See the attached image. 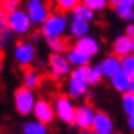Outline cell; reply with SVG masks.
<instances>
[{"instance_id":"cell-1","label":"cell","mask_w":134,"mask_h":134,"mask_svg":"<svg viewBox=\"0 0 134 134\" xmlns=\"http://www.w3.org/2000/svg\"><path fill=\"white\" fill-rule=\"evenodd\" d=\"M87 72H89V68L86 66H77V69L72 71L71 79H69V85H68V92L71 97L80 98L86 92L87 85H89Z\"/></svg>"},{"instance_id":"cell-2","label":"cell","mask_w":134,"mask_h":134,"mask_svg":"<svg viewBox=\"0 0 134 134\" xmlns=\"http://www.w3.org/2000/svg\"><path fill=\"white\" fill-rule=\"evenodd\" d=\"M35 97L33 92L30 91V87H20L15 91V109L20 115H29L33 113L35 109Z\"/></svg>"},{"instance_id":"cell-3","label":"cell","mask_w":134,"mask_h":134,"mask_svg":"<svg viewBox=\"0 0 134 134\" xmlns=\"http://www.w3.org/2000/svg\"><path fill=\"white\" fill-rule=\"evenodd\" d=\"M30 23L32 20L29 17V14L23 12L20 9H15V11H12V12H9L6 15V26L12 32L20 33V35L26 33L30 29Z\"/></svg>"},{"instance_id":"cell-4","label":"cell","mask_w":134,"mask_h":134,"mask_svg":"<svg viewBox=\"0 0 134 134\" xmlns=\"http://www.w3.org/2000/svg\"><path fill=\"white\" fill-rule=\"evenodd\" d=\"M65 29H66V18L62 15H57V14L50 15L42 24V33L47 39L60 36L65 32Z\"/></svg>"},{"instance_id":"cell-5","label":"cell","mask_w":134,"mask_h":134,"mask_svg":"<svg viewBox=\"0 0 134 134\" xmlns=\"http://www.w3.org/2000/svg\"><path fill=\"white\" fill-rule=\"evenodd\" d=\"M54 110L56 115L60 118L62 122L65 124H72L75 121V107L72 105V103L66 97H59L54 103Z\"/></svg>"},{"instance_id":"cell-6","label":"cell","mask_w":134,"mask_h":134,"mask_svg":"<svg viewBox=\"0 0 134 134\" xmlns=\"http://www.w3.org/2000/svg\"><path fill=\"white\" fill-rule=\"evenodd\" d=\"M27 14L30 17L32 23L44 24V21L48 18V9L42 0H29L27 2Z\"/></svg>"},{"instance_id":"cell-7","label":"cell","mask_w":134,"mask_h":134,"mask_svg":"<svg viewBox=\"0 0 134 134\" xmlns=\"http://www.w3.org/2000/svg\"><path fill=\"white\" fill-rule=\"evenodd\" d=\"M50 71L54 77L66 75L68 72H71V62L68 60V57L65 59L60 53L51 54V57H50Z\"/></svg>"},{"instance_id":"cell-8","label":"cell","mask_w":134,"mask_h":134,"mask_svg":"<svg viewBox=\"0 0 134 134\" xmlns=\"http://www.w3.org/2000/svg\"><path fill=\"white\" fill-rule=\"evenodd\" d=\"M95 115L97 113H93L92 107H89V105H80L75 110V121H74V124L80 128H92Z\"/></svg>"},{"instance_id":"cell-9","label":"cell","mask_w":134,"mask_h":134,"mask_svg":"<svg viewBox=\"0 0 134 134\" xmlns=\"http://www.w3.org/2000/svg\"><path fill=\"white\" fill-rule=\"evenodd\" d=\"M54 113H56V110L51 107V104L50 103L44 101V99L36 101L35 109H33V115H35V118H36L38 121L44 122V124H48V122L53 121Z\"/></svg>"},{"instance_id":"cell-10","label":"cell","mask_w":134,"mask_h":134,"mask_svg":"<svg viewBox=\"0 0 134 134\" xmlns=\"http://www.w3.org/2000/svg\"><path fill=\"white\" fill-rule=\"evenodd\" d=\"M14 54L20 65H29L35 59V48L29 42H18Z\"/></svg>"},{"instance_id":"cell-11","label":"cell","mask_w":134,"mask_h":134,"mask_svg":"<svg viewBox=\"0 0 134 134\" xmlns=\"http://www.w3.org/2000/svg\"><path fill=\"white\" fill-rule=\"evenodd\" d=\"M92 128L95 130L97 134H111L113 133V124H111V119L109 118V115H105V113H103V111H99V113L95 115Z\"/></svg>"},{"instance_id":"cell-12","label":"cell","mask_w":134,"mask_h":134,"mask_svg":"<svg viewBox=\"0 0 134 134\" xmlns=\"http://www.w3.org/2000/svg\"><path fill=\"white\" fill-rule=\"evenodd\" d=\"M119 57V56H118ZM116 56H109L105 57L101 63V69H103V74L105 77L111 79L113 75H116L118 72L122 71V60H119Z\"/></svg>"},{"instance_id":"cell-13","label":"cell","mask_w":134,"mask_h":134,"mask_svg":"<svg viewBox=\"0 0 134 134\" xmlns=\"http://www.w3.org/2000/svg\"><path fill=\"white\" fill-rule=\"evenodd\" d=\"M75 48L80 50L81 53H85L86 56L92 57V56H95L98 53V48H99V47H98V42L93 39V38L83 36V38H80V39H77Z\"/></svg>"},{"instance_id":"cell-14","label":"cell","mask_w":134,"mask_h":134,"mask_svg":"<svg viewBox=\"0 0 134 134\" xmlns=\"http://www.w3.org/2000/svg\"><path fill=\"white\" fill-rule=\"evenodd\" d=\"M113 51H115L116 56L119 57H124V56L130 54V51H133V39L128 36H119L115 41V45H113Z\"/></svg>"},{"instance_id":"cell-15","label":"cell","mask_w":134,"mask_h":134,"mask_svg":"<svg viewBox=\"0 0 134 134\" xmlns=\"http://www.w3.org/2000/svg\"><path fill=\"white\" fill-rule=\"evenodd\" d=\"M110 80H111V86L115 87L116 91L124 92V93L128 92L130 85H131V81H133L131 75H128V74L124 72V71H121V72H118L116 75H113Z\"/></svg>"},{"instance_id":"cell-16","label":"cell","mask_w":134,"mask_h":134,"mask_svg":"<svg viewBox=\"0 0 134 134\" xmlns=\"http://www.w3.org/2000/svg\"><path fill=\"white\" fill-rule=\"evenodd\" d=\"M133 6H134V0H119L118 5L115 6V11L121 18L128 20L131 17H134Z\"/></svg>"},{"instance_id":"cell-17","label":"cell","mask_w":134,"mask_h":134,"mask_svg":"<svg viewBox=\"0 0 134 134\" xmlns=\"http://www.w3.org/2000/svg\"><path fill=\"white\" fill-rule=\"evenodd\" d=\"M69 32L74 38H83L87 35L89 32V21H83V20H74L72 24L69 26Z\"/></svg>"},{"instance_id":"cell-18","label":"cell","mask_w":134,"mask_h":134,"mask_svg":"<svg viewBox=\"0 0 134 134\" xmlns=\"http://www.w3.org/2000/svg\"><path fill=\"white\" fill-rule=\"evenodd\" d=\"M72 17H74V20L91 21V20H93L95 14H93V9H91L89 6H86L85 3H83V5H77L72 9Z\"/></svg>"},{"instance_id":"cell-19","label":"cell","mask_w":134,"mask_h":134,"mask_svg":"<svg viewBox=\"0 0 134 134\" xmlns=\"http://www.w3.org/2000/svg\"><path fill=\"white\" fill-rule=\"evenodd\" d=\"M68 60L71 62V65H75V66H86L89 62V56L81 53L80 50L74 48L68 51Z\"/></svg>"},{"instance_id":"cell-20","label":"cell","mask_w":134,"mask_h":134,"mask_svg":"<svg viewBox=\"0 0 134 134\" xmlns=\"http://www.w3.org/2000/svg\"><path fill=\"white\" fill-rule=\"evenodd\" d=\"M23 134H48L45 124L41 121L38 122H29L23 127Z\"/></svg>"},{"instance_id":"cell-21","label":"cell","mask_w":134,"mask_h":134,"mask_svg":"<svg viewBox=\"0 0 134 134\" xmlns=\"http://www.w3.org/2000/svg\"><path fill=\"white\" fill-rule=\"evenodd\" d=\"M48 45L50 48L56 51V53H63L68 50V41L63 39V38L57 36V38H50L48 39Z\"/></svg>"},{"instance_id":"cell-22","label":"cell","mask_w":134,"mask_h":134,"mask_svg":"<svg viewBox=\"0 0 134 134\" xmlns=\"http://www.w3.org/2000/svg\"><path fill=\"white\" fill-rule=\"evenodd\" d=\"M122 105H124V110H125V113L128 116L134 115V93L125 92L124 99H122Z\"/></svg>"},{"instance_id":"cell-23","label":"cell","mask_w":134,"mask_h":134,"mask_svg":"<svg viewBox=\"0 0 134 134\" xmlns=\"http://www.w3.org/2000/svg\"><path fill=\"white\" fill-rule=\"evenodd\" d=\"M103 69H101V65L99 66H93L89 68V72H87V80H89V85H97L98 81L103 77Z\"/></svg>"},{"instance_id":"cell-24","label":"cell","mask_w":134,"mask_h":134,"mask_svg":"<svg viewBox=\"0 0 134 134\" xmlns=\"http://www.w3.org/2000/svg\"><path fill=\"white\" fill-rule=\"evenodd\" d=\"M80 2L81 0H56V5L59 11L66 12V11H72L77 5H80Z\"/></svg>"},{"instance_id":"cell-25","label":"cell","mask_w":134,"mask_h":134,"mask_svg":"<svg viewBox=\"0 0 134 134\" xmlns=\"http://www.w3.org/2000/svg\"><path fill=\"white\" fill-rule=\"evenodd\" d=\"M24 85L27 86V87H36L38 85H39V75H38L35 71H26L24 74Z\"/></svg>"},{"instance_id":"cell-26","label":"cell","mask_w":134,"mask_h":134,"mask_svg":"<svg viewBox=\"0 0 134 134\" xmlns=\"http://www.w3.org/2000/svg\"><path fill=\"white\" fill-rule=\"evenodd\" d=\"M122 71L133 77V74H134V56L127 54V56L122 57Z\"/></svg>"},{"instance_id":"cell-27","label":"cell","mask_w":134,"mask_h":134,"mask_svg":"<svg viewBox=\"0 0 134 134\" xmlns=\"http://www.w3.org/2000/svg\"><path fill=\"white\" fill-rule=\"evenodd\" d=\"M20 0H2V12H12L15 9H18Z\"/></svg>"},{"instance_id":"cell-28","label":"cell","mask_w":134,"mask_h":134,"mask_svg":"<svg viewBox=\"0 0 134 134\" xmlns=\"http://www.w3.org/2000/svg\"><path fill=\"white\" fill-rule=\"evenodd\" d=\"M81 2L85 3L86 6H89L91 9H93V11L104 9V8L107 6V3H109V0H81Z\"/></svg>"},{"instance_id":"cell-29","label":"cell","mask_w":134,"mask_h":134,"mask_svg":"<svg viewBox=\"0 0 134 134\" xmlns=\"http://www.w3.org/2000/svg\"><path fill=\"white\" fill-rule=\"evenodd\" d=\"M9 38H11V35H9V32H2V45L5 47L8 42H9Z\"/></svg>"},{"instance_id":"cell-30","label":"cell","mask_w":134,"mask_h":134,"mask_svg":"<svg viewBox=\"0 0 134 134\" xmlns=\"http://www.w3.org/2000/svg\"><path fill=\"white\" fill-rule=\"evenodd\" d=\"M127 35L131 39H134V23L133 24H128V27H127Z\"/></svg>"},{"instance_id":"cell-31","label":"cell","mask_w":134,"mask_h":134,"mask_svg":"<svg viewBox=\"0 0 134 134\" xmlns=\"http://www.w3.org/2000/svg\"><path fill=\"white\" fill-rule=\"evenodd\" d=\"M80 134H97L93 128H81V133Z\"/></svg>"},{"instance_id":"cell-32","label":"cell","mask_w":134,"mask_h":134,"mask_svg":"<svg viewBox=\"0 0 134 134\" xmlns=\"http://www.w3.org/2000/svg\"><path fill=\"white\" fill-rule=\"evenodd\" d=\"M128 125H130V128L134 131V115L130 116V119H128Z\"/></svg>"},{"instance_id":"cell-33","label":"cell","mask_w":134,"mask_h":134,"mask_svg":"<svg viewBox=\"0 0 134 134\" xmlns=\"http://www.w3.org/2000/svg\"><path fill=\"white\" fill-rule=\"evenodd\" d=\"M128 92H131V93H134V80L131 81V85H130V89H128Z\"/></svg>"},{"instance_id":"cell-34","label":"cell","mask_w":134,"mask_h":134,"mask_svg":"<svg viewBox=\"0 0 134 134\" xmlns=\"http://www.w3.org/2000/svg\"><path fill=\"white\" fill-rule=\"evenodd\" d=\"M38 38H39V33H33V38H32V39H33V41H38Z\"/></svg>"},{"instance_id":"cell-35","label":"cell","mask_w":134,"mask_h":134,"mask_svg":"<svg viewBox=\"0 0 134 134\" xmlns=\"http://www.w3.org/2000/svg\"><path fill=\"white\" fill-rule=\"evenodd\" d=\"M133 51H134V39H133Z\"/></svg>"},{"instance_id":"cell-36","label":"cell","mask_w":134,"mask_h":134,"mask_svg":"<svg viewBox=\"0 0 134 134\" xmlns=\"http://www.w3.org/2000/svg\"><path fill=\"white\" fill-rule=\"evenodd\" d=\"M131 79H133V80H134V74H133V77H131Z\"/></svg>"}]
</instances>
